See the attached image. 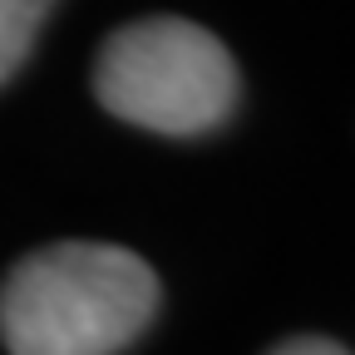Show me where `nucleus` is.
<instances>
[{
  "label": "nucleus",
  "instance_id": "nucleus-1",
  "mask_svg": "<svg viewBox=\"0 0 355 355\" xmlns=\"http://www.w3.org/2000/svg\"><path fill=\"white\" fill-rule=\"evenodd\" d=\"M153 266L109 242H55L0 282V340L10 355H119L158 311Z\"/></svg>",
  "mask_w": 355,
  "mask_h": 355
},
{
  "label": "nucleus",
  "instance_id": "nucleus-2",
  "mask_svg": "<svg viewBox=\"0 0 355 355\" xmlns=\"http://www.w3.org/2000/svg\"><path fill=\"white\" fill-rule=\"evenodd\" d=\"M94 94L123 123L193 139L227 123L242 79L217 35L183 15H148L104 40L94 60Z\"/></svg>",
  "mask_w": 355,
  "mask_h": 355
},
{
  "label": "nucleus",
  "instance_id": "nucleus-3",
  "mask_svg": "<svg viewBox=\"0 0 355 355\" xmlns=\"http://www.w3.org/2000/svg\"><path fill=\"white\" fill-rule=\"evenodd\" d=\"M50 6L55 0H0V84L25 64Z\"/></svg>",
  "mask_w": 355,
  "mask_h": 355
},
{
  "label": "nucleus",
  "instance_id": "nucleus-4",
  "mask_svg": "<svg viewBox=\"0 0 355 355\" xmlns=\"http://www.w3.org/2000/svg\"><path fill=\"white\" fill-rule=\"evenodd\" d=\"M266 355H350V350L326 340V336H291V340H282L277 350H266Z\"/></svg>",
  "mask_w": 355,
  "mask_h": 355
}]
</instances>
